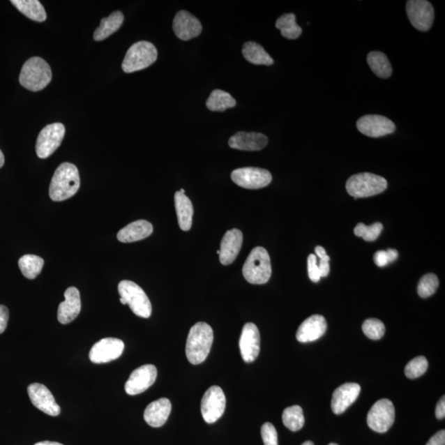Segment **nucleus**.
<instances>
[{
	"label": "nucleus",
	"instance_id": "42",
	"mask_svg": "<svg viewBox=\"0 0 445 445\" xmlns=\"http://www.w3.org/2000/svg\"><path fill=\"white\" fill-rule=\"evenodd\" d=\"M9 319V312L8 308L0 306V334L6 330Z\"/></svg>",
	"mask_w": 445,
	"mask_h": 445
},
{
	"label": "nucleus",
	"instance_id": "47",
	"mask_svg": "<svg viewBox=\"0 0 445 445\" xmlns=\"http://www.w3.org/2000/svg\"><path fill=\"white\" fill-rule=\"evenodd\" d=\"M35 445H63V444L58 442H42L36 444Z\"/></svg>",
	"mask_w": 445,
	"mask_h": 445
},
{
	"label": "nucleus",
	"instance_id": "6",
	"mask_svg": "<svg viewBox=\"0 0 445 445\" xmlns=\"http://www.w3.org/2000/svg\"><path fill=\"white\" fill-rule=\"evenodd\" d=\"M158 52L154 45L149 42H138L127 51L122 70L125 73H134L146 69L157 61Z\"/></svg>",
	"mask_w": 445,
	"mask_h": 445
},
{
	"label": "nucleus",
	"instance_id": "35",
	"mask_svg": "<svg viewBox=\"0 0 445 445\" xmlns=\"http://www.w3.org/2000/svg\"><path fill=\"white\" fill-rule=\"evenodd\" d=\"M384 226L381 222H375L370 226H367L362 222L358 224L354 229V233L357 237L362 238L367 242H372L379 238L381 232L383 231Z\"/></svg>",
	"mask_w": 445,
	"mask_h": 445
},
{
	"label": "nucleus",
	"instance_id": "44",
	"mask_svg": "<svg viewBox=\"0 0 445 445\" xmlns=\"http://www.w3.org/2000/svg\"><path fill=\"white\" fill-rule=\"evenodd\" d=\"M329 262L330 258L319 259V261H317V265H319L321 277H326L329 276L330 272Z\"/></svg>",
	"mask_w": 445,
	"mask_h": 445
},
{
	"label": "nucleus",
	"instance_id": "15",
	"mask_svg": "<svg viewBox=\"0 0 445 445\" xmlns=\"http://www.w3.org/2000/svg\"><path fill=\"white\" fill-rule=\"evenodd\" d=\"M157 369L153 365H144L135 370L127 380L125 389L127 394L134 396L142 393L156 382Z\"/></svg>",
	"mask_w": 445,
	"mask_h": 445
},
{
	"label": "nucleus",
	"instance_id": "1",
	"mask_svg": "<svg viewBox=\"0 0 445 445\" xmlns=\"http://www.w3.org/2000/svg\"><path fill=\"white\" fill-rule=\"evenodd\" d=\"M80 187V172L77 167L63 163L54 172L50 185V197L54 202H63L75 196Z\"/></svg>",
	"mask_w": 445,
	"mask_h": 445
},
{
	"label": "nucleus",
	"instance_id": "17",
	"mask_svg": "<svg viewBox=\"0 0 445 445\" xmlns=\"http://www.w3.org/2000/svg\"><path fill=\"white\" fill-rule=\"evenodd\" d=\"M260 333L257 326L248 322L244 325L239 340V348L243 360L252 363L256 360L260 353Z\"/></svg>",
	"mask_w": 445,
	"mask_h": 445
},
{
	"label": "nucleus",
	"instance_id": "32",
	"mask_svg": "<svg viewBox=\"0 0 445 445\" xmlns=\"http://www.w3.org/2000/svg\"><path fill=\"white\" fill-rule=\"evenodd\" d=\"M236 104V100L229 93L220 89L213 91L206 101L207 108L212 112H225Z\"/></svg>",
	"mask_w": 445,
	"mask_h": 445
},
{
	"label": "nucleus",
	"instance_id": "53",
	"mask_svg": "<svg viewBox=\"0 0 445 445\" xmlns=\"http://www.w3.org/2000/svg\"><path fill=\"white\" fill-rule=\"evenodd\" d=\"M329 445H338V444L331 443V444H330Z\"/></svg>",
	"mask_w": 445,
	"mask_h": 445
},
{
	"label": "nucleus",
	"instance_id": "28",
	"mask_svg": "<svg viewBox=\"0 0 445 445\" xmlns=\"http://www.w3.org/2000/svg\"><path fill=\"white\" fill-rule=\"evenodd\" d=\"M242 52L246 60L257 66L273 65L274 61L265 49L257 43L248 42L243 45Z\"/></svg>",
	"mask_w": 445,
	"mask_h": 445
},
{
	"label": "nucleus",
	"instance_id": "20",
	"mask_svg": "<svg viewBox=\"0 0 445 445\" xmlns=\"http://www.w3.org/2000/svg\"><path fill=\"white\" fill-rule=\"evenodd\" d=\"M243 236L239 229H234L226 232L221 241L220 261L222 265L228 266L237 258L242 248Z\"/></svg>",
	"mask_w": 445,
	"mask_h": 445
},
{
	"label": "nucleus",
	"instance_id": "40",
	"mask_svg": "<svg viewBox=\"0 0 445 445\" xmlns=\"http://www.w3.org/2000/svg\"><path fill=\"white\" fill-rule=\"evenodd\" d=\"M261 433L265 445H278V435L275 426L270 422L262 426Z\"/></svg>",
	"mask_w": 445,
	"mask_h": 445
},
{
	"label": "nucleus",
	"instance_id": "9",
	"mask_svg": "<svg viewBox=\"0 0 445 445\" xmlns=\"http://www.w3.org/2000/svg\"><path fill=\"white\" fill-rule=\"evenodd\" d=\"M395 421L393 403L389 399H381L371 407L367 416V423L371 430L385 433L392 428Z\"/></svg>",
	"mask_w": 445,
	"mask_h": 445
},
{
	"label": "nucleus",
	"instance_id": "49",
	"mask_svg": "<svg viewBox=\"0 0 445 445\" xmlns=\"http://www.w3.org/2000/svg\"><path fill=\"white\" fill-rule=\"evenodd\" d=\"M302 445H315L312 442H304Z\"/></svg>",
	"mask_w": 445,
	"mask_h": 445
},
{
	"label": "nucleus",
	"instance_id": "48",
	"mask_svg": "<svg viewBox=\"0 0 445 445\" xmlns=\"http://www.w3.org/2000/svg\"><path fill=\"white\" fill-rule=\"evenodd\" d=\"M3 165H4V156H3V152L1 151V149H0V169H1Z\"/></svg>",
	"mask_w": 445,
	"mask_h": 445
},
{
	"label": "nucleus",
	"instance_id": "22",
	"mask_svg": "<svg viewBox=\"0 0 445 445\" xmlns=\"http://www.w3.org/2000/svg\"><path fill=\"white\" fill-rule=\"evenodd\" d=\"M66 301L58 308V320L61 324H70L81 311V299L79 289L70 287L65 292Z\"/></svg>",
	"mask_w": 445,
	"mask_h": 445
},
{
	"label": "nucleus",
	"instance_id": "26",
	"mask_svg": "<svg viewBox=\"0 0 445 445\" xmlns=\"http://www.w3.org/2000/svg\"><path fill=\"white\" fill-rule=\"evenodd\" d=\"M175 207L178 216L179 224L181 230L188 231L192 228L193 205L190 199L184 193H175Z\"/></svg>",
	"mask_w": 445,
	"mask_h": 445
},
{
	"label": "nucleus",
	"instance_id": "38",
	"mask_svg": "<svg viewBox=\"0 0 445 445\" xmlns=\"http://www.w3.org/2000/svg\"><path fill=\"white\" fill-rule=\"evenodd\" d=\"M362 330L367 338L371 340H379L385 333V326L382 322L376 319H370L364 322Z\"/></svg>",
	"mask_w": 445,
	"mask_h": 445
},
{
	"label": "nucleus",
	"instance_id": "13",
	"mask_svg": "<svg viewBox=\"0 0 445 445\" xmlns=\"http://www.w3.org/2000/svg\"><path fill=\"white\" fill-rule=\"evenodd\" d=\"M124 348V342L120 339L103 338L93 345L89 352V359L94 364L108 363L119 358Z\"/></svg>",
	"mask_w": 445,
	"mask_h": 445
},
{
	"label": "nucleus",
	"instance_id": "19",
	"mask_svg": "<svg viewBox=\"0 0 445 445\" xmlns=\"http://www.w3.org/2000/svg\"><path fill=\"white\" fill-rule=\"evenodd\" d=\"M361 386L356 383H347L335 390L331 398V409L335 414H342L356 402L361 393Z\"/></svg>",
	"mask_w": 445,
	"mask_h": 445
},
{
	"label": "nucleus",
	"instance_id": "27",
	"mask_svg": "<svg viewBox=\"0 0 445 445\" xmlns=\"http://www.w3.org/2000/svg\"><path fill=\"white\" fill-rule=\"evenodd\" d=\"M123 22L124 15L121 11L113 12L110 16L103 18L101 24L94 31V40L101 42L107 39L120 29Z\"/></svg>",
	"mask_w": 445,
	"mask_h": 445
},
{
	"label": "nucleus",
	"instance_id": "3",
	"mask_svg": "<svg viewBox=\"0 0 445 445\" xmlns=\"http://www.w3.org/2000/svg\"><path fill=\"white\" fill-rule=\"evenodd\" d=\"M52 73L48 63L43 58L31 57L27 61L20 76L22 87L38 92L44 89L52 81Z\"/></svg>",
	"mask_w": 445,
	"mask_h": 445
},
{
	"label": "nucleus",
	"instance_id": "7",
	"mask_svg": "<svg viewBox=\"0 0 445 445\" xmlns=\"http://www.w3.org/2000/svg\"><path fill=\"white\" fill-rule=\"evenodd\" d=\"M118 292L124 299L130 310L140 317L149 319L151 316L152 306L147 294L137 284L130 280H122L118 285Z\"/></svg>",
	"mask_w": 445,
	"mask_h": 445
},
{
	"label": "nucleus",
	"instance_id": "23",
	"mask_svg": "<svg viewBox=\"0 0 445 445\" xmlns=\"http://www.w3.org/2000/svg\"><path fill=\"white\" fill-rule=\"evenodd\" d=\"M268 144V138L265 135L257 133H236L229 140L232 149L243 151H258L264 149Z\"/></svg>",
	"mask_w": 445,
	"mask_h": 445
},
{
	"label": "nucleus",
	"instance_id": "34",
	"mask_svg": "<svg viewBox=\"0 0 445 445\" xmlns=\"http://www.w3.org/2000/svg\"><path fill=\"white\" fill-rule=\"evenodd\" d=\"M283 423L289 430L298 431L303 428L304 419L303 409L299 406L286 408L282 415Z\"/></svg>",
	"mask_w": 445,
	"mask_h": 445
},
{
	"label": "nucleus",
	"instance_id": "12",
	"mask_svg": "<svg viewBox=\"0 0 445 445\" xmlns=\"http://www.w3.org/2000/svg\"><path fill=\"white\" fill-rule=\"evenodd\" d=\"M407 13L411 24L416 29L426 31L433 24L435 10L425 0H410L407 3Z\"/></svg>",
	"mask_w": 445,
	"mask_h": 445
},
{
	"label": "nucleus",
	"instance_id": "36",
	"mask_svg": "<svg viewBox=\"0 0 445 445\" xmlns=\"http://www.w3.org/2000/svg\"><path fill=\"white\" fill-rule=\"evenodd\" d=\"M438 287V277L432 273L426 274L421 279L417 292L421 298H428L437 292Z\"/></svg>",
	"mask_w": 445,
	"mask_h": 445
},
{
	"label": "nucleus",
	"instance_id": "16",
	"mask_svg": "<svg viewBox=\"0 0 445 445\" xmlns=\"http://www.w3.org/2000/svg\"><path fill=\"white\" fill-rule=\"evenodd\" d=\"M31 403L40 411L52 416L60 415L61 407L58 405L52 393L45 385L38 383L31 384L27 388Z\"/></svg>",
	"mask_w": 445,
	"mask_h": 445
},
{
	"label": "nucleus",
	"instance_id": "14",
	"mask_svg": "<svg viewBox=\"0 0 445 445\" xmlns=\"http://www.w3.org/2000/svg\"><path fill=\"white\" fill-rule=\"evenodd\" d=\"M356 126L361 133L371 138L382 137L396 130V126L391 120L379 115L362 116L358 120Z\"/></svg>",
	"mask_w": 445,
	"mask_h": 445
},
{
	"label": "nucleus",
	"instance_id": "8",
	"mask_svg": "<svg viewBox=\"0 0 445 445\" xmlns=\"http://www.w3.org/2000/svg\"><path fill=\"white\" fill-rule=\"evenodd\" d=\"M66 127L62 123L48 125L40 131L36 144V153L40 158H47L61 146Z\"/></svg>",
	"mask_w": 445,
	"mask_h": 445
},
{
	"label": "nucleus",
	"instance_id": "30",
	"mask_svg": "<svg viewBox=\"0 0 445 445\" xmlns=\"http://www.w3.org/2000/svg\"><path fill=\"white\" fill-rule=\"evenodd\" d=\"M368 65L372 71L381 79H388L392 75L391 63L386 54L380 52H372L368 54Z\"/></svg>",
	"mask_w": 445,
	"mask_h": 445
},
{
	"label": "nucleus",
	"instance_id": "5",
	"mask_svg": "<svg viewBox=\"0 0 445 445\" xmlns=\"http://www.w3.org/2000/svg\"><path fill=\"white\" fill-rule=\"evenodd\" d=\"M346 188L349 196L356 199L384 193L388 188V181L383 176L363 172L352 176L347 181Z\"/></svg>",
	"mask_w": 445,
	"mask_h": 445
},
{
	"label": "nucleus",
	"instance_id": "46",
	"mask_svg": "<svg viewBox=\"0 0 445 445\" xmlns=\"http://www.w3.org/2000/svg\"><path fill=\"white\" fill-rule=\"evenodd\" d=\"M315 253L317 255L316 257H319V259L330 258L328 254H326V250L321 246H317L315 248Z\"/></svg>",
	"mask_w": 445,
	"mask_h": 445
},
{
	"label": "nucleus",
	"instance_id": "43",
	"mask_svg": "<svg viewBox=\"0 0 445 445\" xmlns=\"http://www.w3.org/2000/svg\"><path fill=\"white\" fill-rule=\"evenodd\" d=\"M426 445H445V430H439L434 435Z\"/></svg>",
	"mask_w": 445,
	"mask_h": 445
},
{
	"label": "nucleus",
	"instance_id": "37",
	"mask_svg": "<svg viewBox=\"0 0 445 445\" xmlns=\"http://www.w3.org/2000/svg\"><path fill=\"white\" fill-rule=\"evenodd\" d=\"M428 369V359L424 356H418L408 362L405 367V375L407 378L416 379L423 375Z\"/></svg>",
	"mask_w": 445,
	"mask_h": 445
},
{
	"label": "nucleus",
	"instance_id": "52",
	"mask_svg": "<svg viewBox=\"0 0 445 445\" xmlns=\"http://www.w3.org/2000/svg\"><path fill=\"white\" fill-rule=\"evenodd\" d=\"M220 250H218V251H217V254H218V255H220Z\"/></svg>",
	"mask_w": 445,
	"mask_h": 445
},
{
	"label": "nucleus",
	"instance_id": "51",
	"mask_svg": "<svg viewBox=\"0 0 445 445\" xmlns=\"http://www.w3.org/2000/svg\"><path fill=\"white\" fill-rule=\"evenodd\" d=\"M180 192H181V193H184V194H185V190H184V189H181Z\"/></svg>",
	"mask_w": 445,
	"mask_h": 445
},
{
	"label": "nucleus",
	"instance_id": "25",
	"mask_svg": "<svg viewBox=\"0 0 445 445\" xmlns=\"http://www.w3.org/2000/svg\"><path fill=\"white\" fill-rule=\"evenodd\" d=\"M153 225L146 220H137L130 222L117 234V239L121 243H134L151 236Z\"/></svg>",
	"mask_w": 445,
	"mask_h": 445
},
{
	"label": "nucleus",
	"instance_id": "4",
	"mask_svg": "<svg viewBox=\"0 0 445 445\" xmlns=\"http://www.w3.org/2000/svg\"><path fill=\"white\" fill-rule=\"evenodd\" d=\"M243 274L248 282L253 285L266 284L270 280L271 258L264 248L257 247L252 250L244 263Z\"/></svg>",
	"mask_w": 445,
	"mask_h": 445
},
{
	"label": "nucleus",
	"instance_id": "11",
	"mask_svg": "<svg viewBox=\"0 0 445 445\" xmlns=\"http://www.w3.org/2000/svg\"><path fill=\"white\" fill-rule=\"evenodd\" d=\"M235 184L246 189H260L271 183L272 176L269 171L259 167H242L231 174Z\"/></svg>",
	"mask_w": 445,
	"mask_h": 445
},
{
	"label": "nucleus",
	"instance_id": "2",
	"mask_svg": "<svg viewBox=\"0 0 445 445\" xmlns=\"http://www.w3.org/2000/svg\"><path fill=\"white\" fill-rule=\"evenodd\" d=\"M214 331L206 322H199L190 329L186 345V355L193 365H199L210 354Z\"/></svg>",
	"mask_w": 445,
	"mask_h": 445
},
{
	"label": "nucleus",
	"instance_id": "41",
	"mask_svg": "<svg viewBox=\"0 0 445 445\" xmlns=\"http://www.w3.org/2000/svg\"><path fill=\"white\" fill-rule=\"evenodd\" d=\"M308 272L312 282H319L322 277L319 265H317V259L315 254H310L308 257Z\"/></svg>",
	"mask_w": 445,
	"mask_h": 445
},
{
	"label": "nucleus",
	"instance_id": "29",
	"mask_svg": "<svg viewBox=\"0 0 445 445\" xmlns=\"http://www.w3.org/2000/svg\"><path fill=\"white\" fill-rule=\"evenodd\" d=\"M11 3L31 20L43 22L47 20V13L38 0H12Z\"/></svg>",
	"mask_w": 445,
	"mask_h": 445
},
{
	"label": "nucleus",
	"instance_id": "50",
	"mask_svg": "<svg viewBox=\"0 0 445 445\" xmlns=\"http://www.w3.org/2000/svg\"><path fill=\"white\" fill-rule=\"evenodd\" d=\"M120 301H121V303L122 304H124V306H126V301H125V299H124L121 298V299H120Z\"/></svg>",
	"mask_w": 445,
	"mask_h": 445
},
{
	"label": "nucleus",
	"instance_id": "21",
	"mask_svg": "<svg viewBox=\"0 0 445 445\" xmlns=\"http://www.w3.org/2000/svg\"><path fill=\"white\" fill-rule=\"evenodd\" d=\"M328 329L325 317L322 315H312L302 322L296 333V339L299 342H315L322 337Z\"/></svg>",
	"mask_w": 445,
	"mask_h": 445
},
{
	"label": "nucleus",
	"instance_id": "24",
	"mask_svg": "<svg viewBox=\"0 0 445 445\" xmlns=\"http://www.w3.org/2000/svg\"><path fill=\"white\" fill-rule=\"evenodd\" d=\"M172 411L171 402L167 398H160L149 404L144 413V419L152 428H161L169 419Z\"/></svg>",
	"mask_w": 445,
	"mask_h": 445
},
{
	"label": "nucleus",
	"instance_id": "39",
	"mask_svg": "<svg viewBox=\"0 0 445 445\" xmlns=\"http://www.w3.org/2000/svg\"><path fill=\"white\" fill-rule=\"evenodd\" d=\"M398 252L395 249H388L387 251H379L375 254L374 260L377 266L384 267L389 263L397 260Z\"/></svg>",
	"mask_w": 445,
	"mask_h": 445
},
{
	"label": "nucleus",
	"instance_id": "45",
	"mask_svg": "<svg viewBox=\"0 0 445 445\" xmlns=\"http://www.w3.org/2000/svg\"><path fill=\"white\" fill-rule=\"evenodd\" d=\"M435 416L437 419L442 420L445 417V397L443 396L437 404V409H435Z\"/></svg>",
	"mask_w": 445,
	"mask_h": 445
},
{
	"label": "nucleus",
	"instance_id": "33",
	"mask_svg": "<svg viewBox=\"0 0 445 445\" xmlns=\"http://www.w3.org/2000/svg\"><path fill=\"white\" fill-rule=\"evenodd\" d=\"M44 266V260L42 257L27 254L20 259L18 266H20L22 275L26 278L33 280L42 272Z\"/></svg>",
	"mask_w": 445,
	"mask_h": 445
},
{
	"label": "nucleus",
	"instance_id": "10",
	"mask_svg": "<svg viewBox=\"0 0 445 445\" xmlns=\"http://www.w3.org/2000/svg\"><path fill=\"white\" fill-rule=\"evenodd\" d=\"M226 398L219 386H212L204 394L202 400V414L206 423H215L224 414Z\"/></svg>",
	"mask_w": 445,
	"mask_h": 445
},
{
	"label": "nucleus",
	"instance_id": "31",
	"mask_svg": "<svg viewBox=\"0 0 445 445\" xmlns=\"http://www.w3.org/2000/svg\"><path fill=\"white\" fill-rule=\"evenodd\" d=\"M276 27L284 38L289 40L299 38L303 33L301 27L297 24L296 16L294 13H286L280 16L276 20Z\"/></svg>",
	"mask_w": 445,
	"mask_h": 445
},
{
	"label": "nucleus",
	"instance_id": "18",
	"mask_svg": "<svg viewBox=\"0 0 445 445\" xmlns=\"http://www.w3.org/2000/svg\"><path fill=\"white\" fill-rule=\"evenodd\" d=\"M174 31L176 36L183 40H189L197 38L202 33V25L197 18L185 10L176 13L174 24Z\"/></svg>",
	"mask_w": 445,
	"mask_h": 445
}]
</instances>
